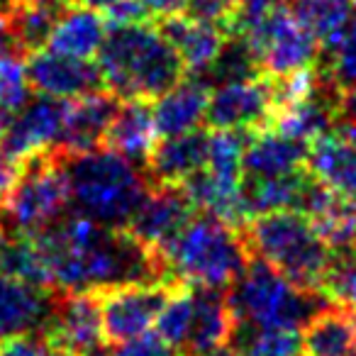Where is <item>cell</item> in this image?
<instances>
[{
    "label": "cell",
    "instance_id": "38",
    "mask_svg": "<svg viewBox=\"0 0 356 356\" xmlns=\"http://www.w3.org/2000/svg\"><path fill=\"white\" fill-rule=\"evenodd\" d=\"M281 3H286V0H239L237 13H234V17H232V22H229L227 30L229 32H244L249 25H254L259 17H264L268 10H273V8L281 6Z\"/></svg>",
    "mask_w": 356,
    "mask_h": 356
},
{
    "label": "cell",
    "instance_id": "30",
    "mask_svg": "<svg viewBox=\"0 0 356 356\" xmlns=\"http://www.w3.org/2000/svg\"><path fill=\"white\" fill-rule=\"evenodd\" d=\"M193 312H195V300H193V288L184 286V283H176L171 298L166 300L163 310L156 317V334L163 341L178 346L184 351L186 341L191 334V325H193Z\"/></svg>",
    "mask_w": 356,
    "mask_h": 356
},
{
    "label": "cell",
    "instance_id": "13",
    "mask_svg": "<svg viewBox=\"0 0 356 356\" xmlns=\"http://www.w3.org/2000/svg\"><path fill=\"white\" fill-rule=\"evenodd\" d=\"M66 113H69V100L51 95L27 100L0 142L17 159H25L42 149L59 147L66 127Z\"/></svg>",
    "mask_w": 356,
    "mask_h": 356
},
{
    "label": "cell",
    "instance_id": "2",
    "mask_svg": "<svg viewBox=\"0 0 356 356\" xmlns=\"http://www.w3.org/2000/svg\"><path fill=\"white\" fill-rule=\"evenodd\" d=\"M71 205L113 229H127L134 210L147 195V168L127 161L108 147L66 154Z\"/></svg>",
    "mask_w": 356,
    "mask_h": 356
},
{
    "label": "cell",
    "instance_id": "16",
    "mask_svg": "<svg viewBox=\"0 0 356 356\" xmlns=\"http://www.w3.org/2000/svg\"><path fill=\"white\" fill-rule=\"evenodd\" d=\"M210 154V134L205 129H191V132L163 137L156 142L154 152L149 154L147 176L152 184H171L181 186L193 173L205 168Z\"/></svg>",
    "mask_w": 356,
    "mask_h": 356
},
{
    "label": "cell",
    "instance_id": "10",
    "mask_svg": "<svg viewBox=\"0 0 356 356\" xmlns=\"http://www.w3.org/2000/svg\"><path fill=\"white\" fill-rule=\"evenodd\" d=\"M276 115V88L266 74L249 81H234L210 88L205 122L213 129H257L271 127Z\"/></svg>",
    "mask_w": 356,
    "mask_h": 356
},
{
    "label": "cell",
    "instance_id": "15",
    "mask_svg": "<svg viewBox=\"0 0 356 356\" xmlns=\"http://www.w3.org/2000/svg\"><path fill=\"white\" fill-rule=\"evenodd\" d=\"M307 149L310 144L281 134L273 127L249 132L242 159L244 178H278L305 171Z\"/></svg>",
    "mask_w": 356,
    "mask_h": 356
},
{
    "label": "cell",
    "instance_id": "1",
    "mask_svg": "<svg viewBox=\"0 0 356 356\" xmlns=\"http://www.w3.org/2000/svg\"><path fill=\"white\" fill-rule=\"evenodd\" d=\"M98 66L105 88L120 100H156L186 76L184 61L156 22L108 25Z\"/></svg>",
    "mask_w": 356,
    "mask_h": 356
},
{
    "label": "cell",
    "instance_id": "17",
    "mask_svg": "<svg viewBox=\"0 0 356 356\" xmlns=\"http://www.w3.org/2000/svg\"><path fill=\"white\" fill-rule=\"evenodd\" d=\"M191 288H193L195 312H193V325H191L188 341L184 346V354L203 356L208 351L220 349V346L232 344L239 322L227 300V291L198 288V286H191Z\"/></svg>",
    "mask_w": 356,
    "mask_h": 356
},
{
    "label": "cell",
    "instance_id": "7",
    "mask_svg": "<svg viewBox=\"0 0 356 356\" xmlns=\"http://www.w3.org/2000/svg\"><path fill=\"white\" fill-rule=\"evenodd\" d=\"M252 44L261 74L291 76L315 69L322 59V44L307 27L298 22L286 3L268 10L242 32Z\"/></svg>",
    "mask_w": 356,
    "mask_h": 356
},
{
    "label": "cell",
    "instance_id": "20",
    "mask_svg": "<svg viewBox=\"0 0 356 356\" xmlns=\"http://www.w3.org/2000/svg\"><path fill=\"white\" fill-rule=\"evenodd\" d=\"M54 291L30 286L0 273V341L44 330Z\"/></svg>",
    "mask_w": 356,
    "mask_h": 356
},
{
    "label": "cell",
    "instance_id": "34",
    "mask_svg": "<svg viewBox=\"0 0 356 356\" xmlns=\"http://www.w3.org/2000/svg\"><path fill=\"white\" fill-rule=\"evenodd\" d=\"M332 302L356 312V249L332 257V266L322 283Z\"/></svg>",
    "mask_w": 356,
    "mask_h": 356
},
{
    "label": "cell",
    "instance_id": "6",
    "mask_svg": "<svg viewBox=\"0 0 356 356\" xmlns=\"http://www.w3.org/2000/svg\"><path fill=\"white\" fill-rule=\"evenodd\" d=\"M66 149L51 147L20 159V178L0 208V227L37 234L61 218L71 205Z\"/></svg>",
    "mask_w": 356,
    "mask_h": 356
},
{
    "label": "cell",
    "instance_id": "31",
    "mask_svg": "<svg viewBox=\"0 0 356 356\" xmlns=\"http://www.w3.org/2000/svg\"><path fill=\"white\" fill-rule=\"evenodd\" d=\"M247 337L234 334L232 346L244 351L247 356H300V330H254V327L239 325Z\"/></svg>",
    "mask_w": 356,
    "mask_h": 356
},
{
    "label": "cell",
    "instance_id": "21",
    "mask_svg": "<svg viewBox=\"0 0 356 356\" xmlns=\"http://www.w3.org/2000/svg\"><path fill=\"white\" fill-rule=\"evenodd\" d=\"M159 142L154 108L149 100H120V108L105 132V147L127 161L147 168L149 154Z\"/></svg>",
    "mask_w": 356,
    "mask_h": 356
},
{
    "label": "cell",
    "instance_id": "37",
    "mask_svg": "<svg viewBox=\"0 0 356 356\" xmlns=\"http://www.w3.org/2000/svg\"><path fill=\"white\" fill-rule=\"evenodd\" d=\"M237 6H239V0H188L191 15L220 22V25H225V27H229L234 13H237Z\"/></svg>",
    "mask_w": 356,
    "mask_h": 356
},
{
    "label": "cell",
    "instance_id": "23",
    "mask_svg": "<svg viewBox=\"0 0 356 356\" xmlns=\"http://www.w3.org/2000/svg\"><path fill=\"white\" fill-rule=\"evenodd\" d=\"M105 35H108V20L103 13L69 3L51 30L47 49L76 59H90L98 56Z\"/></svg>",
    "mask_w": 356,
    "mask_h": 356
},
{
    "label": "cell",
    "instance_id": "26",
    "mask_svg": "<svg viewBox=\"0 0 356 356\" xmlns=\"http://www.w3.org/2000/svg\"><path fill=\"white\" fill-rule=\"evenodd\" d=\"M302 27L315 35L322 51H330L344 37L356 10V0H286Z\"/></svg>",
    "mask_w": 356,
    "mask_h": 356
},
{
    "label": "cell",
    "instance_id": "45",
    "mask_svg": "<svg viewBox=\"0 0 356 356\" xmlns=\"http://www.w3.org/2000/svg\"><path fill=\"white\" fill-rule=\"evenodd\" d=\"M22 6H69L71 0H20Z\"/></svg>",
    "mask_w": 356,
    "mask_h": 356
},
{
    "label": "cell",
    "instance_id": "43",
    "mask_svg": "<svg viewBox=\"0 0 356 356\" xmlns=\"http://www.w3.org/2000/svg\"><path fill=\"white\" fill-rule=\"evenodd\" d=\"M71 3H74V6H81V8H90V10L105 13V10H110L115 3H120V0H71Z\"/></svg>",
    "mask_w": 356,
    "mask_h": 356
},
{
    "label": "cell",
    "instance_id": "40",
    "mask_svg": "<svg viewBox=\"0 0 356 356\" xmlns=\"http://www.w3.org/2000/svg\"><path fill=\"white\" fill-rule=\"evenodd\" d=\"M17 178H20V159L8 152V147L0 142V208L6 205L8 195L15 188Z\"/></svg>",
    "mask_w": 356,
    "mask_h": 356
},
{
    "label": "cell",
    "instance_id": "41",
    "mask_svg": "<svg viewBox=\"0 0 356 356\" xmlns=\"http://www.w3.org/2000/svg\"><path fill=\"white\" fill-rule=\"evenodd\" d=\"M332 129H339V132L356 139V88H344L339 93V103H337V113H334V127Z\"/></svg>",
    "mask_w": 356,
    "mask_h": 356
},
{
    "label": "cell",
    "instance_id": "5",
    "mask_svg": "<svg viewBox=\"0 0 356 356\" xmlns=\"http://www.w3.org/2000/svg\"><path fill=\"white\" fill-rule=\"evenodd\" d=\"M252 257H259L300 288L322 291L332 266V249L315 225L298 210H276L244 225Z\"/></svg>",
    "mask_w": 356,
    "mask_h": 356
},
{
    "label": "cell",
    "instance_id": "28",
    "mask_svg": "<svg viewBox=\"0 0 356 356\" xmlns=\"http://www.w3.org/2000/svg\"><path fill=\"white\" fill-rule=\"evenodd\" d=\"M257 76H261V66H259L257 54H254L249 40L242 32H229L220 54L208 66V71H203L195 79L203 81L208 88H215V86L234 83V81H249V79H257Z\"/></svg>",
    "mask_w": 356,
    "mask_h": 356
},
{
    "label": "cell",
    "instance_id": "25",
    "mask_svg": "<svg viewBox=\"0 0 356 356\" xmlns=\"http://www.w3.org/2000/svg\"><path fill=\"white\" fill-rule=\"evenodd\" d=\"M0 273L44 291H54V276L35 234L0 227Z\"/></svg>",
    "mask_w": 356,
    "mask_h": 356
},
{
    "label": "cell",
    "instance_id": "9",
    "mask_svg": "<svg viewBox=\"0 0 356 356\" xmlns=\"http://www.w3.org/2000/svg\"><path fill=\"white\" fill-rule=\"evenodd\" d=\"M173 288L176 283H129L100 291V315L108 346L152 332Z\"/></svg>",
    "mask_w": 356,
    "mask_h": 356
},
{
    "label": "cell",
    "instance_id": "12",
    "mask_svg": "<svg viewBox=\"0 0 356 356\" xmlns=\"http://www.w3.org/2000/svg\"><path fill=\"white\" fill-rule=\"evenodd\" d=\"M27 81L40 95L74 100L93 90H103L105 81L98 61L76 59L51 49H40L27 54Z\"/></svg>",
    "mask_w": 356,
    "mask_h": 356
},
{
    "label": "cell",
    "instance_id": "8",
    "mask_svg": "<svg viewBox=\"0 0 356 356\" xmlns=\"http://www.w3.org/2000/svg\"><path fill=\"white\" fill-rule=\"evenodd\" d=\"M51 344L76 356H108L100 315V291H54L44 325Z\"/></svg>",
    "mask_w": 356,
    "mask_h": 356
},
{
    "label": "cell",
    "instance_id": "3",
    "mask_svg": "<svg viewBox=\"0 0 356 356\" xmlns=\"http://www.w3.org/2000/svg\"><path fill=\"white\" fill-rule=\"evenodd\" d=\"M171 283L229 291L252 261L244 232L210 213H195L161 252Z\"/></svg>",
    "mask_w": 356,
    "mask_h": 356
},
{
    "label": "cell",
    "instance_id": "27",
    "mask_svg": "<svg viewBox=\"0 0 356 356\" xmlns=\"http://www.w3.org/2000/svg\"><path fill=\"white\" fill-rule=\"evenodd\" d=\"M305 176L307 168L278 178H244L242 198L249 220L266 213H276V210H296Z\"/></svg>",
    "mask_w": 356,
    "mask_h": 356
},
{
    "label": "cell",
    "instance_id": "29",
    "mask_svg": "<svg viewBox=\"0 0 356 356\" xmlns=\"http://www.w3.org/2000/svg\"><path fill=\"white\" fill-rule=\"evenodd\" d=\"M66 6H20L13 15V32H15L17 49L22 54H32L47 47L49 35Z\"/></svg>",
    "mask_w": 356,
    "mask_h": 356
},
{
    "label": "cell",
    "instance_id": "33",
    "mask_svg": "<svg viewBox=\"0 0 356 356\" xmlns=\"http://www.w3.org/2000/svg\"><path fill=\"white\" fill-rule=\"evenodd\" d=\"M325 59H320V66L330 74V79L344 88H356V10L346 27L344 37L337 42L334 49L322 51Z\"/></svg>",
    "mask_w": 356,
    "mask_h": 356
},
{
    "label": "cell",
    "instance_id": "19",
    "mask_svg": "<svg viewBox=\"0 0 356 356\" xmlns=\"http://www.w3.org/2000/svg\"><path fill=\"white\" fill-rule=\"evenodd\" d=\"M307 171L337 195L356 200V139L339 129L315 137L307 149Z\"/></svg>",
    "mask_w": 356,
    "mask_h": 356
},
{
    "label": "cell",
    "instance_id": "39",
    "mask_svg": "<svg viewBox=\"0 0 356 356\" xmlns=\"http://www.w3.org/2000/svg\"><path fill=\"white\" fill-rule=\"evenodd\" d=\"M147 8L139 0H120L110 10H105L108 25H134V22H152Z\"/></svg>",
    "mask_w": 356,
    "mask_h": 356
},
{
    "label": "cell",
    "instance_id": "11",
    "mask_svg": "<svg viewBox=\"0 0 356 356\" xmlns=\"http://www.w3.org/2000/svg\"><path fill=\"white\" fill-rule=\"evenodd\" d=\"M195 205L184 186L152 184L139 208L134 210L127 229L149 249L163 252L166 244L188 225Z\"/></svg>",
    "mask_w": 356,
    "mask_h": 356
},
{
    "label": "cell",
    "instance_id": "24",
    "mask_svg": "<svg viewBox=\"0 0 356 356\" xmlns=\"http://www.w3.org/2000/svg\"><path fill=\"white\" fill-rule=\"evenodd\" d=\"M300 356H356V312L332 302L300 330Z\"/></svg>",
    "mask_w": 356,
    "mask_h": 356
},
{
    "label": "cell",
    "instance_id": "32",
    "mask_svg": "<svg viewBox=\"0 0 356 356\" xmlns=\"http://www.w3.org/2000/svg\"><path fill=\"white\" fill-rule=\"evenodd\" d=\"M30 100V81L22 54H0V108L17 115Z\"/></svg>",
    "mask_w": 356,
    "mask_h": 356
},
{
    "label": "cell",
    "instance_id": "18",
    "mask_svg": "<svg viewBox=\"0 0 356 356\" xmlns=\"http://www.w3.org/2000/svg\"><path fill=\"white\" fill-rule=\"evenodd\" d=\"M118 108L120 98L115 93H110L108 88L93 90V93L69 100L66 127L59 147L66 149L69 154L105 147V132H108Z\"/></svg>",
    "mask_w": 356,
    "mask_h": 356
},
{
    "label": "cell",
    "instance_id": "44",
    "mask_svg": "<svg viewBox=\"0 0 356 356\" xmlns=\"http://www.w3.org/2000/svg\"><path fill=\"white\" fill-rule=\"evenodd\" d=\"M203 356H247V354L239 351L237 346L227 344V346H220V349H215V351H208V354H203Z\"/></svg>",
    "mask_w": 356,
    "mask_h": 356
},
{
    "label": "cell",
    "instance_id": "36",
    "mask_svg": "<svg viewBox=\"0 0 356 356\" xmlns=\"http://www.w3.org/2000/svg\"><path fill=\"white\" fill-rule=\"evenodd\" d=\"M108 356H186V354L178 349V346L163 341L159 334L147 332V334L137 337V339L110 346Z\"/></svg>",
    "mask_w": 356,
    "mask_h": 356
},
{
    "label": "cell",
    "instance_id": "22",
    "mask_svg": "<svg viewBox=\"0 0 356 356\" xmlns=\"http://www.w3.org/2000/svg\"><path fill=\"white\" fill-rule=\"evenodd\" d=\"M208 100L210 88L195 76L159 95L156 103L152 105L159 137H176V134L198 129L208 115Z\"/></svg>",
    "mask_w": 356,
    "mask_h": 356
},
{
    "label": "cell",
    "instance_id": "35",
    "mask_svg": "<svg viewBox=\"0 0 356 356\" xmlns=\"http://www.w3.org/2000/svg\"><path fill=\"white\" fill-rule=\"evenodd\" d=\"M0 356H76L61 346L51 344L42 330L17 334L13 339L0 341Z\"/></svg>",
    "mask_w": 356,
    "mask_h": 356
},
{
    "label": "cell",
    "instance_id": "14",
    "mask_svg": "<svg viewBox=\"0 0 356 356\" xmlns=\"http://www.w3.org/2000/svg\"><path fill=\"white\" fill-rule=\"evenodd\" d=\"M156 27L168 40V44L178 51L186 71L200 76L208 71V66L220 54L225 40H227V27L213 20H203L195 15H173L156 20Z\"/></svg>",
    "mask_w": 356,
    "mask_h": 356
},
{
    "label": "cell",
    "instance_id": "42",
    "mask_svg": "<svg viewBox=\"0 0 356 356\" xmlns=\"http://www.w3.org/2000/svg\"><path fill=\"white\" fill-rule=\"evenodd\" d=\"M147 13L156 20L163 17H173V15H184L188 10V0H139Z\"/></svg>",
    "mask_w": 356,
    "mask_h": 356
},
{
    "label": "cell",
    "instance_id": "4",
    "mask_svg": "<svg viewBox=\"0 0 356 356\" xmlns=\"http://www.w3.org/2000/svg\"><path fill=\"white\" fill-rule=\"evenodd\" d=\"M227 300L239 325L254 330H302L317 312L332 305L325 291L296 286L259 257H252L232 283Z\"/></svg>",
    "mask_w": 356,
    "mask_h": 356
}]
</instances>
